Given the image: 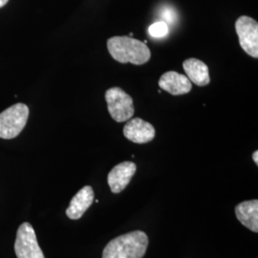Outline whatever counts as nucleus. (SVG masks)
<instances>
[{
    "mask_svg": "<svg viewBox=\"0 0 258 258\" xmlns=\"http://www.w3.org/2000/svg\"><path fill=\"white\" fill-rule=\"evenodd\" d=\"M161 17L163 19V21L167 24V23H173L176 20L177 15H176L174 10H172L171 8H166L162 11Z\"/></svg>",
    "mask_w": 258,
    "mask_h": 258,
    "instance_id": "14",
    "label": "nucleus"
},
{
    "mask_svg": "<svg viewBox=\"0 0 258 258\" xmlns=\"http://www.w3.org/2000/svg\"><path fill=\"white\" fill-rule=\"evenodd\" d=\"M235 214L240 223L253 232L258 231V201L250 200L235 207Z\"/></svg>",
    "mask_w": 258,
    "mask_h": 258,
    "instance_id": "12",
    "label": "nucleus"
},
{
    "mask_svg": "<svg viewBox=\"0 0 258 258\" xmlns=\"http://www.w3.org/2000/svg\"><path fill=\"white\" fill-rule=\"evenodd\" d=\"M183 68L188 80L198 86H205L211 83L208 65L200 59L188 58L183 63Z\"/></svg>",
    "mask_w": 258,
    "mask_h": 258,
    "instance_id": "11",
    "label": "nucleus"
},
{
    "mask_svg": "<svg viewBox=\"0 0 258 258\" xmlns=\"http://www.w3.org/2000/svg\"><path fill=\"white\" fill-rule=\"evenodd\" d=\"M148 247V237L142 231L120 235L105 246L102 258H143Z\"/></svg>",
    "mask_w": 258,
    "mask_h": 258,
    "instance_id": "1",
    "label": "nucleus"
},
{
    "mask_svg": "<svg viewBox=\"0 0 258 258\" xmlns=\"http://www.w3.org/2000/svg\"><path fill=\"white\" fill-rule=\"evenodd\" d=\"M168 25L164 21H158L150 25L148 28V33L152 37H164L168 34Z\"/></svg>",
    "mask_w": 258,
    "mask_h": 258,
    "instance_id": "13",
    "label": "nucleus"
},
{
    "mask_svg": "<svg viewBox=\"0 0 258 258\" xmlns=\"http://www.w3.org/2000/svg\"><path fill=\"white\" fill-rule=\"evenodd\" d=\"M111 56L120 63L143 65L150 59L151 53L148 45L131 37H113L107 40Z\"/></svg>",
    "mask_w": 258,
    "mask_h": 258,
    "instance_id": "2",
    "label": "nucleus"
},
{
    "mask_svg": "<svg viewBox=\"0 0 258 258\" xmlns=\"http://www.w3.org/2000/svg\"><path fill=\"white\" fill-rule=\"evenodd\" d=\"M105 101L113 120L117 122H122L132 119L135 113L133 99L121 88H109L105 92Z\"/></svg>",
    "mask_w": 258,
    "mask_h": 258,
    "instance_id": "4",
    "label": "nucleus"
},
{
    "mask_svg": "<svg viewBox=\"0 0 258 258\" xmlns=\"http://www.w3.org/2000/svg\"><path fill=\"white\" fill-rule=\"evenodd\" d=\"M123 135L135 144H148L155 138L154 126L141 118H134L126 122L123 127Z\"/></svg>",
    "mask_w": 258,
    "mask_h": 258,
    "instance_id": "7",
    "label": "nucleus"
},
{
    "mask_svg": "<svg viewBox=\"0 0 258 258\" xmlns=\"http://www.w3.org/2000/svg\"><path fill=\"white\" fill-rule=\"evenodd\" d=\"M9 0H0V8H2L3 6H5L8 3Z\"/></svg>",
    "mask_w": 258,
    "mask_h": 258,
    "instance_id": "16",
    "label": "nucleus"
},
{
    "mask_svg": "<svg viewBox=\"0 0 258 258\" xmlns=\"http://www.w3.org/2000/svg\"><path fill=\"white\" fill-rule=\"evenodd\" d=\"M94 190L90 185H85L75 195L71 200L68 209L66 210V215L72 219L78 220L82 218L84 212H86L94 202Z\"/></svg>",
    "mask_w": 258,
    "mask_h": 258,
    "instance_id": "10",
    "label": "nucleus"
},
{
    "mask_svg": "<svg viewBox=\"0 0 258 258\" xmlns=\"http://www.w3.org/2000/svg\"><path fill=\"white\" fill-rule=\"evenodd\" d=\"M252 159H253V161H254V163L258 165V151H254V153L252 154Z\"/></svg>",
    "mask_w": 258,
    "mask_h": 258,
    "instance_id": "15",
    "label": "nucleus"
},
{
    "mask_svg": "<svg viewBox=\"0 0 258 258\" xmlns=\"http://www.w3.org/2000/svg\"><path fill=\"white\" fill-rule=\"evenodd\" d=\"M15 251L18 258H45L38 245L35 230L30 223L25 222L19 226Z\"/></svg>",
    "mask_w": 258,
    "mask_h": 258,
    "instance_id": "5",
    "label": "nucleus"
},
{
    "mask_svg": "<svg viewBox=\"0 0 258 258\" xmlns=\"http://www.w3.org/2000/svg\"><path fill=\"white\" fill-rule=\"evenodd\" d=\"M29 117V107L24 103H16L0 113V138L18 137L24 129Z\"/></svg>",
    "mask_w": 258,
    "mask_h": 258,
    "instance_id": "3",
    "label": "nucleus"
},
{
    "mask_svg": "<svg viewBox=\"0 0 258 258\" xmlns=\"http://www.w3.org/2000/svg\"><path fill=\"white\" fill-rule=\"evenodd\" d=\"M137 166L132 162H122L114 166L107 176V183L113 194H120L128 185L136 173Z\"/></svg>",
    "mask_w": 258,
    "mask_h": 258,
    "instance_id": "8",
    "label": "nucleus"
},
{
    "mask_svg": "<svg viewBox=\"0 0 258 258\" xmlns=\"http://www.w3.org/2000/svg\"><path fill=\"white\" fill-rule=\"evenodd\" d=\"M159 86L161 89L173 96L187 94L192 88V84L188 78L175 71H168L163 75L159 80Z\"/></svg>",
    "mask_w": 258,
    "mask_h": 258,
    "instance_id": "9",
    "label": "nucleus"
},
{
    "mask_svg": "<svg viewBox=\"0 0 258 258\" xmlns=\"http://www.w3.org/2000/svg\"><path fill=\"white\" fill-rule=\"evenodd\" d=\"M235 30L240 46L248 55L258 57V23L247 16H242L235 22Z\"/></svg>",
    "mask_w": 258,
    "mask_h": 258,
    "instance_id": "6",
    "label": "nucleus"
}]
</instances>
